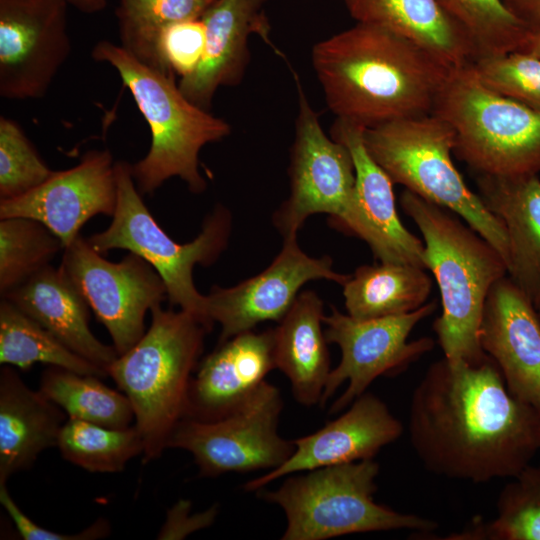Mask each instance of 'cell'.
Instances as JSON below:
<instances>
[{"label":"cell","instance_id":"6da1fadb","mask_svg":"<svg viewBox=\"0 0 540 540\" xmlns=\"http://www.w3.org/2000/svg\"><path fill=\"white\" fill-rule=\"evenodd\" d=\"M408 431L428 471L472 483L510 479L540 452V412L509 392L489 356L431 364L413 390Z\"/></svg>","mask_w":540,"mask_h":540},{"label":"cell","instance_id":"7a4b0ae2","mask_svg":"<svg viewBox=\"0 0 540 540\" xmlns=\"http://www.w3.org/2000/svg\"><path fill=\"white\" fill-rule=\"evenodd\" d=\"M312 64L329 109L365 128L431 114L453 69L403 36L358 22L315 44Z\"/></svg>","mask_w":540,"mask_h":540},{"label":"cell","instance_id":"3957f363","mask_svg":"<svg viewBox=\"0 0 540 540\" xmlns=\"http://www.w3.org/2000/svg\"><path fill=\"white\" fill-rule=\"evenodd\" d=\"M400 204L423 236L426 267L439 287L442 313L433 329L444 358L481 363L488 355L479 328L491 287L508 274L504 258L452 211L406 189Z\"/></svg>","mask_w":540,"mask_h":540},{"label":"cell","instance_id":"277c9868","mask_svg":"<svg viewBox=\"0 0 540 540\" xmlns=\"http://www.w3.org/2000/svg\"><path fill=\"white\" fill-rule=\"evenodd\" d=\"M91 57L118 72L149 125L150 148L131 164L139 192L153 194L172 177L183 180L193 193L205 191L199 153L205 145L228 136L229 123L188 100L175 77L138 61L120 45L101 40L92 48Z\"/></svg>","mask_w":540,"mask_h":540},{"label":"cell","instance_id":"5b68a950","mask_svg":"<svg viewBox=\"0 0 540 540\" xmlns=\"http://www.w3.org/2000/svg\"><path fill=\"white\" fill-rule=\"evenodd\" d=\"M150 312L148 330L107 368L131 403L144 443V462L162 455L176 425L185 418L192 373L210 332L185 310L158 305Z\"/></svg>","mask_w":540,"mask_h":540},{"label":"cell","instance_id":"8992f818","mask_svg":"<svg viewBox=\"0 0 540 540\" xmlns=\"http://www.w3.org/2000/svg\"><path fill=\"white\" fill-rule=\"evenodd\" d=\"M363 142L394 184L460 216L501 254L508 269L505 228L453 163L455 133L445 120L431 113L364 128Z\"/></svg>","mask_w":540,"mask_h":540},{"label":"cell","instance_id":"52a82bcc","mask_svg":"<svg viewBox=\"0 0 540 540\" xmlns=\"http://www.w3.org/2000/svg\"><path fill=\"white\" fill-rule=\"evenodd\" d=\"M432 113L452 127L454 153L477 174H540V110L487 88L470 64L451 69Z\"/></svg>","mask_w":540,"mask_h":540},{"label":"cell","instance_id":"ba28073f","mask_svg":"<svg viewBox=\"0 0 540 540\" xmlns=\"http://www.w3.org/2000/svg\"><path fill=\"white\" fill-rule=\"evenodd\" d=\"M117 204L110 225L87 238L102 255L124 249L147 261L167 288L172 306L192 313L211 331L213 323L206 311V295L193 281L196 265L210 266L228 246L232 219L227 208L216 206L202 224L200 233L184 244L175 242L159 226L146 207L131 173V164L115 161Z\"/></svg>","mask_w":540,"mask_h":540},{"label":"cell","instance_id":"9c48e42d","mask_svg":"<svg viewBox=\"0 0 540 540\" xmlns=\"http://www.w3.org/2000/svg\"><path fill=\"white\" fill-rule=\"evenodd\" d=\"M379 465L373 459L307 471L275 491L258 490L280 506L287 519L283 540H325L352 533L410 529L429 533L431 519L404 514L373 499Z\"/></svg>","mask_w":540,"mask_h":540},{"label":"cell","instance_id":"30bf717a","mask_svg":"<svg viewBox=\"0 0 540 540\" xmlns=\"http://www.w3.org/2000/svg\"><path fill=\"white\" fill-rule=\"evenodd\" d=\"M283 407L280 391L264 381L239 407L213 421L182 419L168 448L190 452L201 476L275 469L293 453V440L282 438L278 422Z\"/></svg>","mask_w":540,"mask_h":540},{"label":"cell","instance_id":"8fae6325","mask_svg":"<svg viewBox=\"0 0 540 540\" xmlns=\"http://www.w3.org/2000/svg\"><path fill=\"white\" fill-rule=\"evenodd\" d=\"M109 332L118 355L127 352L145 333V315L167 299L158 272L129 252L112 262L79 235L64 248L59 267Z\"/></svg>","mask_w":540,"mask_h":540},{"label":"cell","instance_id":"7c38bea8","mask_svg":"<svg viewBox=\"0 0 540 540\" xmlns=\"http://www.w3.org/2000/svg\"><path fill=\"white\" fill-rule=\"evenodd\" d=\"M436 308L433 300L406 314L361 320L331 306L330 314L323 318L324 332L328 343L339 346L341 359L329 373L321 405L348 381L346 390L330 409V413L339 412L365 393L376 378L398 372L432 350L433 339L408 341V337Z\"/></svg>","mask_w":540,"mask_h":540},{"label":"cell","instance_id":"4fadbf2b","mask_svg":"<svg viewBox=\"0 0 540 540\" xmlns=\"http://www.w3.org/2000/svg\"><path fill=\"white\" fill-rule=\"evenodd\" d=\"M298 115L290 163V195L273 215L283 238L297 235L308 217L328 214L338 221L346 212L354 191L355 169L348 148L328 137L308 101L300 79Z\"/></svg>","mask_w":540,"mask_h":540},{"label":"cell","instance_id":"5bb4252c","mask_svg":"<svg viewBox=\"0 0 540 540\" xmlns=\"http://www.w3.org/2000/svg\"><path fill=\"white\" fill-rule=\"evenodd\" d=\"M66 0H0V96L40 99L72 51Z\"/></svg>","mask_w":540,"mask_h":540},{"label":"cell","instance_id":"9a60e30c","mask_svg":"<svg viewBox=\"0 0 540 540\" xmlns=\"http://www.w3.org/2000/svg\"><path fill=\"white\" fill-rule=\"evenodd\" d=\"M283 239L281 251L262 272L231 287L214 285L206 295L207 316L221 326L218 344L259 323L279 322L307 282L325 279L343 286L350 277L335 271L329 256L306 254L297 235Z\"/></svg>","mask_w":540,"mask_h":540},{"label":"cell","instance_id":"2e32d148","mask_svg":"<svg viewBox=\"0 0 540 540\" xmlns=\"http://www.w3.org/2000/svg\"><path fill=\"white\" fill-rule=\"evenodd\" d=\"M363 126L337 118L331 137L349 150L355 169L351 202L334 226L357 236L380 262L404 263L427 269L424 244L402 224L393 182L367 151Z\"/></svg>","mask_w":540,"mask_h":540},{"label":"cell","instance_id":"e0dca14e","mask_svg":"<svg viewBox=\"0 0 540 540\" xmlns=\"http://www.w3.org/2000/svg\"><path fill=\"white\" fill-rule=\"evenodd\" d=\"M117 204L115 162L108 149L89 150L69 169L54 171L31 191L0 200V218L27 217L70 245L96 215L113 216Z\"/></svg>","mask_w":540,"mask_h":540},{"label":"cell","instance_id":"ac0fdd59","mask_svg":"<svg viewBox=\"0 0 540 540\" xmlns=\"http://www.w3.org/2000/svg\"><path fill=\"white\" fill-rule=\"evenodd\" d=\"M479 342L509 392L540 412V315L509 277L498 280L488 293Z\"/></svg>","mask_w":540,"mask_h":540},{"label":"cell","instance_id":"d6986e66","mask_svg":"<svg viewBox=\"0 0 540 540\" xmlns=\"http://www.w3.org/2000/svg\"><path fill=\"white\" fill-rule=\"evenodd\" d=\"M351 404L320 430L293 440L292 455L279 467L247 482L244 489L258 491L291 473L373 459L381 448L401 436V422L377 396L363 393Z\"/></svg>","mask_w":540,"mask_h":540},{"label":"cell","instance_id":"ffe728a7","mask_svg":"<svg viewBox=\"0 0 540 540\" xmlns=\"http://www.w3.org/2000/svg\"><path fill=\"white\" fill-rule=\"evenodd\" d=\"M267 0H216L201 18L206 28L203 57L195 71L180 79L179 89L208 110L219 87L240 82L248 62V39L258 34L278 55L265 15Z\"/></svg>","mask_w":540,"mask_h":540},{"label":"cell","instance_id":"44dd1931","mask_svg":"<svg viewBox=\"0 0 540 540\" xmlns=\"http://www.w3.org/2000/svg\"><path fill=\"white\" fill-rule=\"evenodd\" d=\"M273 368L274 329L250 330L219 343L199 362L192 377L185 418L213 421L228 415L261 386Z\"/></svg>","mask_w":540,"mask_h":540},{"label":"cell","instance_id":"7402d4cb","mask_svg":"<svg viewBox=\"0 0 540 540\" xmlns=\"http://www.w3.org/2000/svg\"><path fill=\"white\" fill-rule=\"evenodd\" d=\"M66 413L8 365L0 370V485L57 447Z\"/></svg>","mask_w":540,"mask_h":540},{"label":"cell","instance_id":"603a6c76","mask_svg":"<svg viewBox=\"0 0 540 540\" xmlns=\"http://www.w3.org/2000/svg\"><path fill=\"white\" fill-rule=\"evenodd\" d=\"M2 298L8 299L56 336L70 350L104 369L119 356L89 327V306L60 268L52 265Z\"/></svg>","mask_w":540,"mask_h":540},{"label":"cell","instance_id":"cb8c5ba5","mask_svg":"<svg viewBox=\"0 0 540 540\" xmlns=\"http://www.w3.org/2000/svg\"><path fill=\"white\" fill-rule=\"evenodd\" d=\"M476 183L483 203L505 228L508 277L535 302L540 294L539 175L478 174Z\"/></svg>","mask_w":540,"mask_h":540},{"label":"cell","instance_id":"d4e9b609","mask_svg":"<svg viewBox=\"0 0 540 540\" xmlns=\"http://www.w3.org/2000/svg\"><path fill=\"white\" fill-rule=\"evenodd\" d=\"M358 22L376 25L423 47L451 68L471 64L470 39L439 0H344Z\"/></svg>","mask_w":540,"mask_h":540},{"label":"cell","instance_id":"484cf974","mask_svg":"<svg viewBox=\"0 0 540 540\" xmlns=\"http://www.w3.org/2000/svg\"><path fill=\"white\" fill-rule=\"evenodd\" d=\"M324 316L321 298L305 290L274 329L275 367L288 377L295 399L305 406L321 401L331 371Z\"/></svg>","mask_w":540,"mask_h":540},{"label":"cell","instance_id":"4316f807","mask_svg":"<svg viewBox=\"0 0 540 540\" xmlns=\"http://www.w3.org/2000/svg\"><path fill=\"white\" fill-rule=\"evenodd\" d=\"M432 289L425 269L380 262L358 267L343 285L347 314L375 319L406 314L423 306Z\"/></svg>","mask_w":540,"mask_h":540},{"label":"cell","instance_id":"83f0119b","mask_svg":"<svg viewBox=\"0 0 540 540\" xmlns=\"http://www.w3.org/2000/svg\"><path fill=\"white\" fill-rule=\"evenodd\" d=\"M35 363L99 378L107 372L70 350L6 298L0 301V364L30 369Z\"/></svg>","mask_w":540,"mask_h":540},{"label":"cell","instance_id":"f1b7e54d","mask_svg":"<svg viewBox=\"0 0 540 540\" xmlns=\"http://www.w3.org/2000/svg\"><path fill=\"white\" fill-rule=\"evenodd\" d=\"M101 379L49 366L42 373L39 390L68 418L110 428L131 426L135 417L129 399Z\"/></svg>","mask_w":540,"mask_h":540},{"label":"cell","instance_id":"f546056e","mask_svg":"<svg viewBox=\"0 0 540 540\" xmlns=\"http://www.w3.org/2000/svg\"><path fill=\"white\" fill-rule=\"evenodd\" d=\"M503 487L496 515L478 520L452 540H540V464H529Z\"/></svg>","mask_w":540,"mask_h":540},{"label":"cell","instance_id":"4dcf8cb0","mask_svg":"<svg viewBox=\"0 0 540 540\" xmlns=\"http://www.w3.org/2000/svg\"><path fill=\"white\" fill-rule=\"evenodd\" d=\"M215 1L119 0L115 15L120 46L138 61L164 73L156 50L160 32L176 22L201 19Z\"/></svg>","mask_w":540,"mask_h":540},{"label":"cell","instance_id":"1f68e13d","mask_svg":"<svg viewBox=\"0 0 540 540\" xmlns=\"http://www.w3.org/2000/svg\"><path fill=\"white\" fill-rule=\"evenodd\" d=\"M57 448L68 462L91 473H118L139 454L144 443L135 424L110 428L67 418Z\"/></svg>","mask_w":540,"mask_h":540},{"label":"cell","instance_id":"d6a6232c","mask_svg":"<svg viewBox=\"0 0 540 540\" xmlns=\"http://www.w3.org/2000/svg\"><path fill=\"white\" fill-rule=\"evenodd\" d=\"M64 250L41 222L27 217L0 218V293L4 296L51 265Z\"/></svg>","mask_w":540,"mask_h":540},{"label":"cell","instance_id":"836d02e7","mask_svg":"<svg viewBox=\"0 0 540 540\" xmlns=\"http://www.w3.org/2000/svg\"><path fill=\"white\" fill-rule=\"evenodd\" d=\"M464 30L476 59L518 51L527 27L504 0H439Z\"/></svg>","mask_w":540,"mask_h":540},{"label":"cell","instance_id":"e575fe53","mask_svg":"<svg viewBox=\"0 0 540 540\" xmlns=\"http://www.w3.org/2000/svg\"><path fill=\"white\" fill-rule=\"evenodd\" d=\"M54 171L44 162L13 119L0 117V200L21 196L46 181Z\"/></svg>","mask_w":540,"mask_h":540},{"label":"cell","instance_id":"d590c367","mask_svg":"<svg viewBox=\"0 0 540 540\" xmlns=\"http://www.w3.org/2000/svg\"><path fill=\"white\" fill-rule=\"evenodd\" d=\"M470 66L492 91L540 110V59L521 51L475 59Z\"/></svg>","mask_w":540,"mask_h":540},{"label":"cell","instance_id":"8d00e7d4","mask_svg":"<svg viewBox=\"0 0 540 540\" xmlns=\"http://www.w3.org/2000/svg\"><path fill=\"white\" fill-rule=\"evenodd\" d=\"M206 43L202 19L173 23L159 34L156 44L162 71L180 79L192 74L199 65Z\"/></svg>","mask_w":540,"mask_h":540},{"label":"cell","instance_id":"74e56055","mask_svg":"<svg viewBox=\"0 0 540 540\" xmlns=\"http://www.w3.org/2000/svg\"><path fill=\"white\" fill-rule=\"evenodd\" d=\"M0 503L24 540H95L107 537L111 530L106 519H98L89 527L72 534L57 533L43 528L18 507L10 496L6 484L0 485Z\"/></svg>","mask_w":540,"mask_h":540},{"label":"cell","instance_id":"f35d334b","mask_svg":"<svg viewBox=\"0 0 540 540\" xmlns=\"http://www.w3.org/2000/svg\"><path fill=\"white\" fill-rule=\"evenodd\" d=\"M217 515V506L200 513H191V502L179 500L167 511L158 539H183L190 533L209 527Z\"/></svg>","mask_w":540,"mask_h":540},{"label":"cell","instance_id":"ab89813d","mask_svg":"<svg viewBox=\"0 0 540 540\" xmlns=\"http://www.w3.org/2000/svg\"><path fill=\"white\" fill-rule=\"evenodd\" d=\"M504 2L526 27L540 24V0H504Z\"/></svg>","mask_w":540,"mask_h":540},{"label":"cell","instance_id":"60d3db41","mask_svg":"<svg viewBox=\"0 0 540 540\" xmlns=\"http://www.w3.org/2000/svg\"><path fill=\"white\" fill-rule=\"evenodd\" d=\"M518 51L540 59V24L527 27L524 41Z\"/></svg>","mask_w":540,"mask_h":540},{"label":"cell","instance_id":"b9f144b4","mask_svg":"<svg viewBox=\"0 0 540 540\" xmlns=\"http://www.w3.org/2000/svg\"><path fill=\"white\" fill-rule=\"evenodd\" d=\"M66 2L85 14L101 12L107 5V0H66Z\"/></svg>","mask_w":540,"mask_h":540},{"label":"cell","instance_id":"7bdbcfd3","mask_svg":"<svg viewBox=\"0 0 540 540\" xmlns=\"http://www.w3.org/2000/svg\"><path fill=\"white\" fill-rule=\"evenodd\" d=\"M534 305H535V307H536V309H537V311H538V313L540 315V294L537 297V299L535 300Z\"/></svg>","mask_w":540,"mask_h":540}]
</instances>
